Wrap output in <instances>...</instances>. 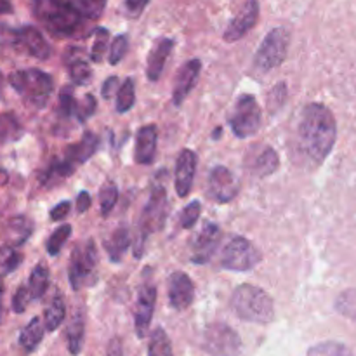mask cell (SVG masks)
Returning <instances> with one entry per match:
<instances>
[{"label":"cell","instance_id":"obj_1","mask_svg":"<svg viewBox=\"0 0 356 356\" xmlns=\"http://www.w3.org/2000/svg\"><path fill=\"white\" fill-rule=\"evenodd\" d=\"M336 136V118L325 104L312 103L302 110L298 138L301 152L308 156V160L320 165L332 152Z\"/></svg>","mask_w":356,"mask_h":356},{"label":"cell","instance_id":"obj_2","mask_svg":"<svg viewBox=\"0 0 356 356\" xmlns=\"http://www.w3.org/2000/svg\"><path fill=\"white\" fill-rule=\"evenodd\" d=\"M232 308L240 320L250 323H271L275 318V305L271 296L256 285L243 284L232 296Z\"/></svg>","mask_w":356,"mask_h":356},{"label":"cell","instance_id":"obj_3","mask_svg":"<svg viewBox=\"0 0 356 356\" xmlns=\"http://www.w3.org/2000/svg\"><path fill=\"white\" fill-rule=\"evenodd\" d=\"M35 16L56 37H70L82 21V14L75 3L68 0H35Z\"/></svg>","mask_w":356,"mask_h":356},{"label":"cell","instance_id":"obj_4","mask_svg":"<svg viewBox=\"0 0 356 356\" xmlns=\"http://www.w3.org/2000/svg\"><path fill=\"white\" fill-rule=\"evenodd\" d=\"M9 82L31 106L38 108V110L47 104L52 94V87H54L52 76L37 68L14 72L9 76Z\"/></svg>","mask_w":356,"mask_h":356},{"label":"cell","instance_id":"obj_5","mask_svg":"<svg viewBox=\"0 0 356 356\" xmlns=\"http://www.w3.org/2000/svg\"><path fill=\"white\" fill-rule=\"evenodd\" d=\"M289 31L284 26H278L271 30L261 42L256 56H254V68L259 73H270L271 70L278 68L287 58L289 51Z\"/></svg>","mask_w":356,"mask_h":356},{"label":"cell","instance_id":"obj_6","mask_svg":"<svg viewBox=\"0 0 356 356\" xmlns=\"http://www.w3.org/2000/svg\"><path fill=\"white\" fill-rule=\"evenodd\" d=\"M242 348L238 332L226 323L214 322L205 327L202 350L209 356H240Z\"/></svg>","mask_w":356,"mask_h":356},{"label":"cell","instance_id":"obj_7","mask_svg":"<svg viewBox=\"0 0 356 356\" xmlns=\"http://www.w3.org/2000/svg\"><path fill=\"white\" fill-rule=\"evenodd\" d=\"M97 266V250L94 240H87L82 245H76L70 257L68 278L73 291H80L83 285H90L94 282Z\"/></svg>","mask_w":356,"mask_h":356},{"label":"cell","instance_id":"obj_8","mask_svg":"<svg viewBox=\"0 0 356 356\" xmlns=\"http://www.w3.org/2000/svg\"><path fill=\"white\" fill-rule=\"evenodd\" d=\"M219 263L228 271H250L261 263V252L245 236H235L222 249Z\"/></svg>","mask_w":356,"mask_h":356},{"label":"cell","instance_id":"obj_9","mask_svg":"<svg viewBox=\"0 0 356 356\" xmlns=\"http://www.w3.org/2000/svg\"><path fill=\"white\" fill-rule=\"evenodd\" d=\"M229 125H232L233 134L240 139L250 138L259 131L261 108L256 97L250 94H242L238 97L232 118H229Z\"/></svg>","mask_w":356,"mask_h":356},{"label":"cell","instance_id":"obj_10","mask_svg":"<svg viewBox=\"0 0 356 356\" xmlns=\"http://www.w3.org/2000/svg\"><path fill=\"white\" fill-rule=\"evenodd\" d=\"M167 209H169V200H167L165 186L156 184V186H153L152 197H149L145 212H143V221L139 229L145 232L146 235L160 232L163 228V225H165Z\"/></svg>","mask_w":356,"mask_h":356},{"label":"cell","instance_id":"obj_11","mask_svg":"<svg viewBox=\"0 0 356 356\" xmlns=\"http://www.w3.org/2000/svg\"><path fill=\"white\" fill-rule=\"evenodd\" d=\"M156 289L153 284H143L138 291L134 309V329L139 339H145L149 332L153 313H155Z\"/></svg>","mask_w":356,"mask_h":356},{"label":"cell","instance_id":"obj_12","mask_svg":"<svg viewBox=\"0 0 356 356\" xmlns=\"http://www.w3.org/2000/svg\"><path fill=\"white\" fill-rule=\"evenodd\" d=\"M240 183L235 174L225 165H218L211 170L209 176V191L211 197L219 204H228L238 195Z\"/></svg>","mask_w":356,"mask_h":356},{"label":"cell","instance_id":"obj_13","mask_svg":"<svg viewBox=\"0 0 356 356\" xmlns=\"http://www.w3.org/2000/svg\"><path fill=\"white\" fill-rule=\"evenodd\" d=\"M197 163L198 156L193 149H181L179 156L176 160V179H174V188L177 191V197L184 198L191 191L195 172H197Z\"/></svg>","mask_w":356,"mask_h":356},{"label":"cell","instance_id":"obj_14","mask_svg":"<svg viewBox=\"0 0 356 356\" xmlns=\"http://www.w3.org/2000/svg\"><path fill=\"white\" fill-rule=\"evenodd\" d=\"M257 19H259V3L257 0H247L245 6L242 7L238 14L232 19L225 31L226 42H238L245 33H249L254 26H256Z\"/></svg>","mask_w":356,"mask_h":356},{"label":"cell","instance_id":"obj_15","mask_svg":"<svg viewBox=\"0 0 356 356\" xmlns=\"http://www.w3.org/2000/svg\"><path fill=\"white\" fill-rule=\"evenodd\" d=\"M219 226L216 222H205L202 232L198 233V236L195 238L193 247H191V261L195 264H205L211 261V257L214 256L216 247L219 243Z\"/></svg>","mask_w":356,"mask_h":356},{"label":"cell","instance_id":"obj_16","mask_svg":"<svg viewBox=\"0 0 356 356\" xmlns=\"http://www.w3.org/2000/svg\"><path fill=\"white\" fill-rule=\"evenodd\" d=\"M195 299V285L184 271H176L169 278V302L177 312H184Z\"/></svg>","mask_w":356,"mask_h":356},{"label":"cell","instance_id":"obj_17","mask_svg":"<svg viewBox=\"0 0 356 356\" xmlns=\"http://www.w3.org/2000/svg\"><path fill=\"white\" fill-rule=\"evenodd\" d=\"M26 51L31 58L47 59L51 56V45L45 40L44 35L35 26H23L16 30V45Z\"/></svg>","mask_w":356,"mask_h":356},{"label":"cell","instance_id":"obj_18","mask_svg":"<svg viewBox=\"0 0 356 356\" xmlns=\"http://www.w3.org/2000/svg\"><path fill=\"white\" fill-rule=\"evenodd\" d=\"M200 59H190V61L184 63L183 68L179 70L172 92V103L176 104V106H181V104L184 103V99L188 97V94L191 92V89H193L195 83H197L198 76H200Z\"/></svg>","mask_w":356,"mask_h":356},{"label":"cell","instance_id":"obj_19","mask_svg":"<svg viewBox=\"0 0 356 356\" xmlns=\"http://www.w3.org/2000/svg\"><path fill=\"white\" fill-rule=\"evenodd\" d=\"M174 49V40L172 38H159V40L153 44L152 51L148 54V63H146V76L152 82H156V80L162 76L163 68H165V63L169 59L170 52Z\"/></svg>","mask_w":356,"mask_h":356},{"label":"cell","instance_id":"obj_20","mask_svg":"<svg viewBox=\"0 0 356 356\" xmlns=\"http://www.w3.org/2000/svg\"><path fill=\"white\" fill-rule=\"evenodd\" d=\"M156 143H159V131L155 125H145L138 131L136 136V162L141 165H148L155 160Z\"/></svg>","mask_w":356,"mask_h":356},{"label":"cell","instance_id":"obj_21","mask_svg":"<svg viewBox=\"0 0 356 356\" xmlns=\"http://www.w3.org/2000/svg\"><path fill=\"white\" fill-rule=\"evenodd\" d=\"M83 337H86V318L80 309H76L75 315L70 320L66 327V339H68V350L73 356L80 355L83 348Z\"/></svg>","mask_w":356,"mask_h":356},{"label":"cell","instance_id":"obj_22","mask_svg":"<svg viewBox=\"0 0 356 356\" xmlns=\"http://www.w3.org/2000/svg\"><path fill=\"white\" fill-rule=\"evenodd\" d=\"M97 145H99V141H97V136L92 134V132H86V134H83V138L80 139L76 145L70 146L65 156H68V159L72 160L75 165L76 163H83V162H87V160H89L94 153H96Z\"/></svg>","mask_w":356,"mask_h":356},{"label":"cell","instance_id":"obj_23","mask_svg":"<svg viewBox=\"0 0 356 356\" xmlns=\"http://www.w3.org/2000/svg\"><path fill=\"white\" fill-rule=\"evenodd\" d=\"M44 330L45 327L38 316H35V318L28 322V325L19 334V346L23 348L24 353H33L37 350V346L44 339Z\"/></svg>","mask_w":356,"mask_h":356},{"label":"cell","instance_id":"obj_24","mask_svg":"<svg viewBox=\"0 0 356 356\" xmlns=\"http://www.w3.org/2000/svg\"><path fill=\"white\" fill-rule=\"evenodd\" d=\"M76 49H72L68 54V70L70 76L76 86H87L92 80V68L89 61L82 58V54H76Z\"/></svg>","mask_w":356,"mask_h":356},{"label":"cell","instance_id":"obj_25","mask_svg":"<svg viewBox=\"0 0 356 356\" xmlns=\"http://www.w3.org/2000/svg\"><path fill=\"white\" fill-rule=\"evenodd\" d=\"M129 245H131V235H129L127 226H120L106 240V252L110 256V259L113 263H120L122 257L127 252Z\"/></svg>","mask_w":356,"mask_h":356},{"label":"cell","instance_id":"obj_26","mask_svg":"<svg viewBox=\"0 0 356 356\" xmlns=\"http://www.w3.org/2000/svg\"><path fill=\"white\" fill-rule=\"evenodd\" d=\"M73 170H75V163H73L68 156H65L63 160H56V162H52L51 167L42 174V184H44L45 188L56 186V184H59L61 181H65L70 174H73Z\"/></svg>","mask_w":356,"mask_h":356},{"label":"cell","instance_id":"obj_27","mask_svg":"<svg viewBox=\"0 0 356 356\" xmlns=\"http://www.w3.org/2000/svg\"><path fill=\"white\" fill-rule=\"evenodd\" d=\"M65 316H66V306L65 301H63L61 294L56 292L54 298L51 299V302L47 305L44 313V327L45 330L49 332H54V330L59 329L63 322H65Z\"/></svg>","mask_w":356,"mask_h":356},{"label":"cell","instance_id":"obj_28","mask_svg":"<svg viewBox=\"0 0 356 356\" xmlns=\"http://www.w3.org/2000/svg\"><path fill=\"white\" fill-rule=\"evenodd\" d=\"M31 232H33V222L30 221L24 216L19 218H14L9 222V228H7V236H9V245L19 247L30 238Z\"/></svg>","mask_w":356,"mask_h":356},{"label":"cell","instance_id":"obj_29","mask_svg":"<svg viewBox=\"0 0 356 356\" xmlns=\"http://www.w3.org/2000/svg\"><path fill=\"white\" fill-rule=\"evenodd\" d=\"M23 136V125L14 113L0 115V143H14Z\"/></svg>","mask_w":356,"mask_h":356},{"label":"cell","instance_id":"obj_30","mask_svg":"<svg viewBox=\"0 0 356 356\" xmlns=\"http://www.w3.org/2000/svg\"><path fill=\"white\" fill-rule=\"evenodd\" d=\"M28 289H30L31 299H40L49 289V270L45 264H37L33 268L28 280Z\"/></svg>","mask_w":356,"mask_h":356},{"label":"cell","instance_id":"obj_31","mask_svg":"<svg viewBox=\"0 0 356 356\" xmlns=\"http://www.w3.org/2000/svg\"><path fill=\"white\" fill-rule=\"evenodd\" d=\"M280 165V156L273 148H264V152L257 156L256 163L252 167V172L257 177H266L273 174Z\"/></svg>","mask_w":356,"mask_h":356},{"label":"cell","instance_id":"obj_32","mask_svg":"<svg viewBox=\"0 0 356 356\" xmlns=\"http://www.w3.org/2000/svg\"><path fill=\"white\" fill-rule=\"evenodd\" d=\"M148 356H174L172 344L162 327H156L149 336Z\"/></svg>","mask_w":356,"mask_h":356},{"label":"cell","instance_id":"obj_33","mask_svg":"<svg viewBox=\"0 0 356 356\" xmlns=\"http://www.w3.org/2000/svg\"><path fill=\"white\" fill-rule=\"evenodd\" d=\"M21 261H23V254L17 250V247L9 245V243L0 247V271L3 275L16 271L19 268Z\"/></svg>","mask_w":356,"mask_h":356},{"label":"cell","instance_id":"obj_34","mask_svg":"<svg viewBox=\"0 0 356 356\" xmlns=\"http://www.w3.org/2000/svg\"><path fill=\"white\" fill-rule=\"evenodd\" d=\"M308 356H353V353L346 344L325 341V343H318L309 348Z\"/></svg>","mask_w":356,"mask_h":356},{"label":"cell","instance_id":"obj_35","mask_svg":"<svg viewBox=\"0 0 356 356\" xmlns=\"http://www.w3.org/2000/svg\"><path fill=\"white\" fill-rule=\"evenodd\" d=\"M118 200V188L113 181H106L99 190V205H101V216L106 218L111 211H113L115 204Z\"/></svg>","mask_w":356,"mask_h":356},{"label":"cell","instance_id":"obj_36","mask_svg":"<svg viewBox=\"0 0 356 356\" xmlns=\"http://www.w3.org/2000/svg\"><path fill=\"white\" fill-rule=\"evenodd\" d=\"M134 101H136L134 82H132V79H127L120 87H118V92H117L118 113H125V111L131 110V108L134 106Z\"/></svg>","mask_w":356,"mask_h":356},{"label":"cell","instance_id":"obj_37","mask_svg":"<svg viewBox=\"0 0 356 356\" xmlns=\"http://www.w3.org/2000/svg\"><path fill=\"white\" fill-rule=\"evenodd\" d=\"M70 235H72V226L70 225H63L58 229H54V233L47 240L49 256H58L61 252L63 245L66 243V240L70 238Z\"/></svg>","mask_w":356,"mask_h":356},{"label":"cell","instance_id":"obj_38","mask_svg":"<svg viewBox=\"0 0 356 356\" xmlns=\"http://www.w3.org/2000/svg\"><path fill=\"white\" fill-rule=\"evenodd\" d=\"M108 30L104 28H96L94 30V42H92V49H90V59L94 63H101L104 59V54L108 51Z\"/></svg>","mask_w":356,"mask_h":356},{"label":"cell","instance_id":"obj_39","mask_svg":"<svg viewBox=\"0 0 356 356\" xmlns=\"http://www.w3.org/2000/svg\"><path fill=\"white\" fill-rule=\"evenodd\" d=\"M108 0H76V9L89 19H97L103 14Z\"/></svg>","mask_w":356,"mask_h":356},{"label":"cell","instance_id":"obj_40","mask_svg":"<svg viewBox=\"0 0 356 356\" xmlns=\"http://www.w3.org/2000/svg\"><path fill=\"white\" fill-rule=\"evenodd\" d=\"M285 101H287V86H285V82H278L268 94L266 104L271 113H273V111H278L284 106Z\"/></svg>","mask_w":356,"mask_h":356},{"label":"cell","instance_id":"obj_41","mask_svg":"<svg viewBox=\"0 0 356 356\" xmlns=\"http://www.w3.org/2000/svg\"><path fill=\"white\" fill-rule=\"evenodd\" d=\"M200 212H202V205L198 200H193L191 204H188L186 207L183 209L181 212V226L184 229H191L195 226V222L198 221L200 218Z\"/></svg>","mask_w":356,"mask_h":356},{"label":"cell","instance_id":"obj_42","mask_svg":"<svg viewBox=\"0 0 356 356\" xmlns=\"http://www.w3.org/2000/svg\"><path fill=\"white\" fill-rule=\"evenodd\" d=\"M75 106L76 101L75 97H73L72 89H70V87H65V89L61 90V94H59V111H61V115L66 120L75 115Z\"/></svg>","mask_w":356,"mask_h":356},{"label":"cell","instance_id":"obj_43","mask_svg":"<svg viewBox=\"0 0 356 356\" xmlns=\"http://www.w3.org/2000/svg\"><path fill=\"white\" fill-rule=\"evenodd\" d=\"M129 49V38L127 35H118V37L113 38L110 47V63L111 65H117L120 63V59L124 58L125 52Z\"/></svg>","mask_w":356,"mask_h":356},{"label":"cell","instance_id":"obj_44","mask_svg":"<svg viewBox=\"0 0 356 356\" xmlns=\"http://www.w3.org/2000/svg\"><path fill=\"white\" fill-rule=\"evenodd\" d=\"M33 301L31 299V294H30V289H28V285H21L19 289L16 291V294H14L13 298V309L14 313H23L24 309L28 308V305Z\"/></svg>","mask_w":356,"mask_h":356},{"label":"cell","instance_id":"obj_45","mask_svg":"<svg viewBox=\"0 0 356 356\" xmlns=\"http://www.w3.org/2000/svg\"><path fill=\"white\" fill-rule=\"evenodd\" d=\"M94 111H96V99H94V96L87 94V96H83V99L80 103H76L75 117L82 122L86 118H89Z\"/></svg>","mask_w":356,"mask_h":356},{"label":"cell","instance_id":"obj_46","mask_svg":"<svg viewBox=\"0 0 356 356\" xmlns=\"http://www.w3.org/2000/svg\"><path fill=\"white\" fill-rule=\"evenodd\" d=\"M148 2L149 0H125V9H127L129 16L138 17L141 16V13L148 6Z\"/></svg>","mask_w":356,"mask_h":356},{"label":"cell","instance_id":"obj_47","mask_svg":"<svg viewBox=\"0 0 356 356\" xmlns=\"http://www.w3.org/2000/svg\"><path fill=\"white\" fill-rule=\"evenodd\" d=\"M70 205H72V204H70L68 200L59 202V204L56 205V207L51 211L52 221H61V219H65L66 216H68V212H70Z\"/></svg>","mask_w":356,"mask_h":356},{"label":"cell","instance_id":"obj_48","mask_svg":"<svg viewBox=\"0 0 356 356\" xmlns=\"http://www.w3.org/2000/svg\"><path fill=\"white\" fill-rule=\"evenodd\" d=\"M90 204H92L90 195L87 193V191H80L79 197H76V212H79V214H83V212L89 211Z\"/></svg>","mask_w":356,"mask_h":356},{"label":"cell","instance_id":"obj_49","mask_svg":"<svg viewBox=\"0 0 356 356\" xmlns=\"http://www.w3.org/2000/svg\"><path fill=\"white\" fill-rule=\"evenodd\" d=\"M108 356H124V346H122V341L118 337H113V339L108 343Z\"/></svg>","mask_w":356,"mask_h":356},{"label":"cell","instance_id":"obj_50","mask_svg":"<svg viewBox=\"0 0 356 356\" xmlns=\"http://www.w3.org/2000/svg\"><path fill=\"white\" fill-rule=\"evenodd\" d=\"M117 86H118L117 76H110V79H106V82L103 83V89H101V94H103L104 99H108V97L113 96V90Z\"/></svg>","mask_w":356,"mask_h":356},{"label":"cell","instance_id":"obj_51","mask_svg":"<svg viewBox=\"0 0 356 356\" xmlns=\"http://www.w3.org/2000/svg\"><path fill=\"white\" fill-rule=\"evenodd\" d=\"M13 13V3L10 0H0V14Z\"/></svg>","mask_w":356,"mask_h":356},{"label":"cell","instance_id":"obj_52","mask_svg":"<svg viewBox=\"0 0 356 356\" xmlns=\"http://www.w3.org/2000/svg\"><path fill=\"white\" fill-rule=\"evenodd\" d=\"M7 179H9V177H7V172L0 169V186H3V184L7 183Z\"/></svg>","mask_w":356,"mask_h":356},{"label":"cell","instance_id":"obj_53","mask_svg":"<svg viewBox=\"0 0 356 356\" xmlns=\"http://www.w3.org/2000/svg\"><path fill=\"white\" fill-rule=\"evenodd\" d=\"M2 294H3V285H2V278H0V320H2Z\"/></svg>","mask_w":356,"mask_h":356},{"label":"cell","instance_id":"obj_54","mask_svg":"<svg viewBox=\"0 0 356 356\" xmlns=\"http://www.w3.org/2000/svg\"><path fill=\"white\" fill-rule=\"evenodd\" d=\"M0 86H2V75H0Z\"/></svg>","mask_w":356,"mask_h":356}]
</instances>
